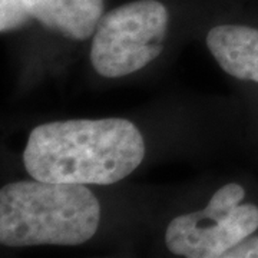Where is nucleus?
I'll use <instances>...</instances> for the list:
<instances>
[{"instance_id": "obj_1", "label": "nucleus", "mask_w": 258, "mask_h": 258, "mask_svg": "<svg viewBox=\"0 0 258 258\" xmlns=\"http://www.w3.org/2000/svg\"><path fill=\"white\" fill-rule=\"evenodd\" d=\"M145 142L126 119H75L39 125L23 154L28 174L47 182L109 185L144 161Z\"/></svg>"}, {"instance_id": "obj_2", "label": "nucleus", "mask_w": 258, "mask_h": 258, "mask_svg": "<svg viewBox=\"0 0 258 258\" xmlns=\"http://www.w3.org/2000/svg\"><path fill=\"white\" fill-rule=\"evenodd\" d=\"M98 198L83 184L35 179L0 191V242L8 247L79 245L95 235Z\"/></svg>"}, {"instance_id": "obj_3", "label": "nucleus", "mask_w": 258, "mask_h": 258, "mask_svg": "<svg viewBox=\"0 0 258 258\" xmlns=\"http://www.w3.org/2000/svg\"><path fill=\"white\" fill-rule=\"evenodd\" d=\"M168 20V10L157 0H137L108 12L93 33V69L103 78H122L145 68L164 49Z\"/></svg>"}, {"instance_id": "obj_4", "label": "nucleus", "mask_w": 258, "mask_h": 258, "mask_svg": "<svg viewBox=\"0 0 258 258\" xmlns=\"http://www.w3.org/2000/svg\"><path fill=\"white\" fill-rule=\"evenodd\" d=\"M245 189L227 184L212 195L203 211L185 214L169 222L168 249L186 258H218L258 230V207L241 204Z\"/></svg>"}, {"instance_id": "obj_5", "label": "nucleus", "mask_w": 258, "mask_h": 258, "mask_svg": "<svg viewBox=\"0 0 258 258\" xmlns=\"http://www.w3.org/2000/svg\"><path fill=\"white\" fill-rule=\"evenodd\" d=\"M207 46L224 72L258 82V30L242 25H220L208 32Z\"/></svg>"}, {"instance_id": "obj_6", "label": "nucleus", "mask_w": 258, "mask_h": 258, "mask_svg": "<svg viewBox=\"0 0 258 258\" xmlns=\"http://www.w3.org/2000/svg\"><path fill=\"white\" fill-rule=\"evenodd\" d=\"M29 15L75 40L92 36L103 15V0H23Z\"/></svg>"}, {"instance_id": "obj_7", "label": "nucleus", "mask_w": 258, "mask_h": 258, "mask_svg": "<svg viewBox=\"0 0 258 258\" xmlns=\"http://www.w3.org/2000/svg\"><path fill=\"white\" fill-rule=\"evenodd\" d=\"M28 9L23 5V0H0V32H10L28 23Z\"/></svg>"}, {"instance_id": "obj_8", "label": "nucleus", "mask_w": 258, "mask_h": 258, "mask_svg": "<svg viewBox=\"0 0 258 258\" xmlns=\"http://www.w3.org/2000/svg\"><path fill=\"white\" fill-rule=\"evenodd\" d=\"M224 258H258V237H251L238 242L224 254Z\"/></svg>"}]
</instances>
